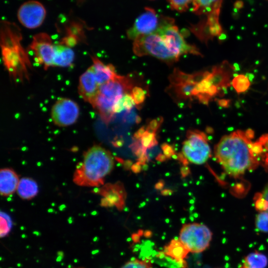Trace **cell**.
Wrapping results in <instances>:
<instances>
[{"instance_id": "obj_32", "label": "cell", "mask_w": 268, "mask_h": 268, "mask_svg": "<svg viewBox=\"0 0 268 268\" xmlns=\"http://www.w3.org/2000/svg\"><path fill=\"white\" fill-rule=\"evenodd\" d=\"M151 261L148 259L139 260L134 259L126 263L121 268H151Z\"/></svg>"}, {"instance_id": "obj_17", "label": "cell", "mask_w": 268, "mask_h": 268, "mask_svg": "<svg viewBox=\"0 0 268 268\" xmlns=\"http://www.w3.org/2000/svg\"><path fill=\"white\" fill-rule=\"evenodd\" d=\"M19 180L16 173L9 168L0 171V193L3 197L12 195L16 190Z\"/></svg>"}, {"instance_id": "obj_1", "label": "cell", "mask_w": 268, "mask_h": 268, "mask_svg": "<svg viewBox=\"0 0 268 268\" xmlns=\"http://www.w3.org/2000/svg\"><path fill=\"white\" fill-rule=\"evenodd\" d=\"M254 132L238 130L222 137L214 148L218 162L230 176L238 177L257 164L260 145L251 140Z\"/></svg>"}, {"instance_id": "obj_19", "label": "cell", "mask_w": 268, "mask_h": 268, "mask_svg": "<svg viewBox=\"0 0 268 268\" xmlns=\"http://www.w3.org/2000/svg\"><path fill=\"white\" fill-rule=\"evenodd\" d=\"M74 59V53L70 47L62 44L54 45L53 67H69Z\"/></svg>"}, {"instance_id": "obj_42", "label": "cell", "mask_w": 268, "mask_h": 268, "mask_svg": "<svg viewBox=\"0 0 268 268\" xmlns=\"http://www.w3.org/2000/svg\"><path fill=\"white\" fill-rule=\"evenodd\" d=\"M233 66L235 68V71L239 70L240 68H239V65L238 64L235 63L233 65Z\"/></svg>"}, {"instance_id": "obj_27", "label": "cell", "mask_w": 268, "mask_h": 268, "mask_svg": "<svg viewBox=\"0 0 268 268\" xmlns=\"http://www.w3.org/2000/svg\"><path fill=\"white\" fill-rule=\"evenodd\" d=\"M257 229L263 233H268V211H260L255 218Z\"/></svg>"}, {"instance_id": "obj_22", "label": "cell", "mask_w": 268, "mask_h": 268, "mask_svg": "<svg viewBox=\"0 0 268 268\" xmlns=\"http://www.w3.org/2000/svg\"><path fill=\"white\" fill-rule=\"evenodd\" d=\"M268 259L259 251L251 252L245 256L239 268H266Z\"/></svg>"}, {"instance_id": "obj_24", "label": "cell", "mask_w": 268, "mask_h": 268, "mask_svg": "<svg viewBox=\"0 0 268 268\" xmlns=\"http://www.w3.org/2000/svg\"><path fill=\"white\" fill-rule=\"evenodd\" d=\"M135 106L131 93H127L121 97L114 107V112L119 113L123 111H129Z\"/></svg>"}, {"instance_id": "obj_30", "label": "cell", "mask_w": 268, "mask_h": 268, "mask_svg": "<svg viewBox=\"0 0 268 268\" xmlns=\"http://www.w3.org/2000/svg\"><path fill=\"white\" fill-rule=\"evenodd\" d=\"M255 205L260 212L268 211V184L263 190L261 196L258 197Z\"/></svg>"}, {"instance_id": "obj_38", "label": "cell", "mask_w": 268, "mask_h": 268, "mask_svg": "<svg viewBox=\"0 0 268 268\" xmlns=\"http://www.w3.org/2000/svg\"><path fill=\"white\" fill-rule=\"evenodd\" d=\"M173 192L170 189H165L161 191V193L163 196L170 195Z\"/></svg>"}, {"instance_id": "obj_6", "label": "cell", "mask_w": 268, "mask_h": 268, "mask_svg": "<svg viewBox=\"0 0 268 268\" xmlns=\"http://www.w3.org/2000/svg\"><path fill=\"white\" fill-rule=\"evenodd\" d=\"M166 42L171 51L179 58L184 54H193L202 57L199 49L185 40L174 19L162 16L160 26L156 31Z\"/></svg>"}, {"instance_id": "obj_16", "label": "cell", "mask_w": 268, "mask_h": 268, "mask_svg": "<svg viewBox=\"0 0 268 268\" xmlns=\"http://www.w3.org/2000/svg\"><path fill=\"white\" fill-rule=\"evenodd\" d=\"M91 59L93 64L91 67L100 86L115 78L118 75L113 65L104 64L95 56H91Z\"/></svg>"}, {"instance_id": "obj_36", "label": "cell", "mask_w": 268, "mask_h": 268, "mask_svg": "<svg viewBox=\"0 0 268 268\" xmlns=\"http://www.w3.org/2000/svg\"><path fill=\"white\" fill-rule=\"evenodd\" d=\"M131 169L133 172L135 173H138L141 170L140 164L138 162H137L132 165Z\"/></svg>"}, {"instance_id": "obj_20", "label": "cell", "mask_w": 268, "mask_h": 268, "mask_svg": "<svg viewBox=\"0 0 268 268\" xmlns=\"http://www.w3.org/2000/svg\"><path fill=\"white\" fill-rule=\"evenodd\" d=\"M164 254L177 262H183L187 257L189 251L179 239H174L164 247Z\"/></svg>"}, {"instance_id": "obj_40", "label": "cell", "mask_w": 268, "mask_h": 268, "mask_svg": "<svg viewBox=\"0 0 268 268\" xmlns=\"http://www.w3.org/2000/svg\"><path fill=\"white\" fill-rule=\"evenodd\" d=\"M167 157L163 154H159L156 158V159L160 161H163L166 159Z\"/></svg>"}, {"instance_id": "obj_8", "label": "cell", "mask_w": 268, "mask_h": 268, "mask_svg": "<svg viewBox=\"0 0 268 268\" xmlns=\"http://www.w3.org/2000/svg\"><path fill=\"white\" fill-rule=\"evenodd\" d=\"M182 153L190 162L197 165L204 164L211 155L206 134L198 130H188L186 139L183 143Z\"/></svg>"}, {"instance_id": "obj_37", "label": "cell", "mask_w": 268, "mask_h": 268, "mask_svg": "<svg viewBox=\"0 0 268 268\" xmlns=\"http://www.w3.org/2000/svg\"><path fill=\"white\" fill-rule=\"evenodd\" d=\"M218 41L220 43L224 42L226 39V35L225 33H222L218 36Z\"/></svg>"}, {"instance_id": "obj_41", "label": "cell", "mask_w": 268, "mask_h": 268, "mask_svg": "<svg viewBox=\"0 0 268 268\" xmlns=\"http://www.w3.org/2000/svg\"><path fill=\"white\" fill-rule=\"evenodd\" d=\"M246 77L248 78L250 81H252L254 78V75L251 73H247L246 74Z\"/></svg>"}, {"instance_id": "obj_14", "label": "cell", "mask_w": 268, "mask_h": 268, "mask_svg": "<svg viewBox=\"0 0 268 268\" xmlns=\"http://www.w3.org/2000/svg\"><path fill=\"white\" fill-rule=\"evenodd\" d=\"M98 84L93 70L90 66L79 77L78 92L80 96L91 105L99 91Z\"/></svg>"}, {"instance_id": "obj_33", "label": "cell", "mask_w": 268, "mask_h": 268, "mask_svg": "<svg viewBox=\"0 0 268 268\" xmlns=\"http://www.w3.org/2000/svg\"><path fill=\"white\" fill-rule=\"evenodd\" d=\"M162 149L164 153V155L168 158H170L175 154V152L172 146L169 144L164 143L162 145Z\"/></svg>"}, {"instance_id": "obj_9", "label": "cell", "mask_w": 268, "mask_h": 268, "mask_svg": "<svg viewBox=\"0 0 268 268\" xmlns=\"http://www.w3.org/2000/svg\"><path fill=\"white\" fill-rule=\"evenodd\" d=\"M51 115L56 125L67 127L77 121L79 115V108L73 100L67 98H60L53 105Z\"/></svg>"}, {"instance_id": "obj_31", "label": "cell", "mask_w": 268, "mask_h": 268, "mask_svg": "<svg viewBox=\"0 0 268 268\" xmlns=\"http://www.w3.org/2000/svg\"><path fill=\"white\" fill-rule=\"evenodd\" d=\"M170 7L175 10L182 12L186 11L191 3L194 0H167Z\"/></svg>"}, {"instance_id": "obj_10", "label": "cell", "mask_w": 268, "mask_h": 268, "mask_svg": "<svg viewBox=\"0 0 268 268\" xmlns=\"http://www.w3.org/2000/svg\"><path fill=\"white\" fill-rule=\"evenodd\" d=\"M162 16H159L153 8L145 7L143 13L136 19L133 26L127 30L128 38L134 40L138 36L155 32L160 26Z\"/></svg>"}, {"instance_id": "obj_28", "label": "cell", "mask_w": 268, "mask_h": 268, "mask_svg": "<svg viewBox=\"0 0 268 268\" xmlns=\"http://www.w3.org/2000/svg\"><path fill=\"white\" fill-rule=\"evenodd\" d=\"M0 230L1 238L7 236L10 232L12 225V220L8 214L4 212H0Z\"/></svg>"}, {"instance_id": "obj_15", "label": "cell", "mask_w": 268, "mask_h": 268, "mask_svg": "<svg viewBox=\"0 0 268 268\" xmlns=\"http://www.w3.org/2000/svg\"><path fill=\"white\" fill-rule=\"evenodd\" d=\"M235 71L233 65H230L228 61H224L220 64L212 67L209 78L211 84L217 88L228 87L232 83L231 78Z\"/></svg>"}, {"instance_id": "obj_35", "label": "cell", "mask_w": 268, "mask_h": 268, "mask_svg": "<svg viewBox=\"0 0 268 268\" xmlns=\"http://www.w3.org/2000/svg\"><path fill=\"white\" fill-rule=\"evenodd\" d=\"M181 173L182 176L185 177L190 173L189 168L186 166H184L181 168Z\"/></svg>"}, {"instance_id": "obj_18", "label": "cell", "mask_w": 268, "mask_h": 268, "mask_svg": "<svg viewBox=\"0 0 268 268\" xmlns=\"http://www.w3.org/2000/svg\"><path fill=\"white\" fill-rule=\"evenodd\" d=\"M222 0H194L192 11L197 15L218 18Z\"/></svg>"}, {"instance_id": "obj_21", "label": "cell", "mask_w": 268, "mask_h": 268, "mask_svg": "<svg viewBox=\"0 0 268 268\" xmlns=\"http://www.w3.org/2000/svg\"><path fill=\"white\" fill-rule=\"evenodd\" d=\"M17 193L19 197L24 200H30L35 197L38 192L37 183L33 179L24 177L19 182Z\"/></svg>"}, {"instance_id": "obj_3", "label": "cell", "mask_w": 268, "mask_h": 268, "mask_svg": "<svg viewBox=\"0 0 268 268\" xmlns=\"http://www.w3.org/2000/svg\"><path fill=\"white\" fill-rule=\"evenodd\" d=\"M134 87V81L131 77L120 75L100 86L91 106L105 124L108 125L113 119V109L116 103L125 94L131 93Z\"/></svg>"}, {"instance_id": "obj_39", "label": "cell", "mask_w": 268, "mask_h": 268, "mask_svg": "<svg viewBox=\"0 0 268 268\" xmlns=\"http://www.w3.org/2000/svg\"><path fill=\"white\" fill-rule=\"evenodd\" d=\"M164 182L163 181H159L155 186V187L156 189H161L163 187Z\"/></svg>"}, {"instance_id": "obj_13", "label": "cell", "mask_w": 268, "mask_h": 268, "mask_svg": "<svg viewBox=\"0 0 268 268\" xmlns=\"http://www.w3.org/2000/svg\"><path fill=\"white\" fill-rule=\"evenodd\" d=\"M94 190L103 197L100 205L104 207L115 206L118 210H121L125 205L126 192L123 185L118 182L115 184H107L99 189Z\"/></svg>"}, {"instance_id": "obj_11", "label": "cell", "mask_w": 268, "mask_h": 268, "mask_svg": "<svg viewBox=\"0 0 268 268\" xmlns=\"http://www.w3.org/2000/svg\"><path fill=\"white\" fill-rule=\"evenodd\" d=\"M54 45L51 37L45 33L35 35L29 45L35 61L42 65L45 69L53 67Z\"/></svg>"}, {"instance_id": "obj_43", "label": "cell", "mask_w": 268, "mask_h": 268, "mask_svg": "<svg viewBox=\"0 0 268 268\" xmlns=\"http://www.w3.org/2000/svg\"></svg>"}, {"instance_id": "obj_25", "label": "cell", "mask_w": 268, "mask_h": 268, "mask_svg": "<svg viewBox=\"0 0 268 268\" xmlns=\"http://www.w3.org/2000/svg\"><path fill=\"white\" fill-rule=\"evenodd\" d=\"M155 132L146 127L142 135L138 139L145 152H146L147 149H149L158 144L155 137Z\"/></svg>"}, {"instance_id": "obj_2", "label": "cell", "mask_w": 268, "mask_h": 268, "mask_svg": "<svg viewBox=\"0 0 268 268\" xmlns=\"http://www.w3.org/2000/svg\"><path fill=\"white\" fill-rule=\"evenodd\" d=\"M114 165L111 152L100 145H94L83 153L82 161L76 166L73 181L81 187H101Z\"/></svg>"}, {"instance_id": "obj_5", "label": "cell", "mask_w": 268, "mask_h": 268, "mask_svg": "<svg viewBox=\"0 0 268 268\" xmlns=\"http://www.w3.org/2000/svg\"><path fill=\"white\" fill-rule=\"evenodd\" d=\"M170 84L166 88L167 93L179 105H186L193 100L192 92L201 81L198 72L187 73L175 68L169 76Z\"/></svg>"}, {"instance_id": "obj_12", "label": "cell", "mask_w": 268, "mask_h": 268, "mask_svg": "<svg viewBox=\"0 0 268 268\" xmlns=\"http://www.w3.org/2000/svg\"><path fill=\"white\" fill-rule=\"evenodd\" d=\"M46 15L43 5L37 0H29L23 3L17 11L20 23L26 28L34 29L40 26Z\"/></svg>"}, {"instance_id": "obj_4", "label": "cell", "mask_w": 268, "mask_h": 268, "mask_svg": "<svg viewBox=\"0 0 268 268\" xmlns=\"http://www.w3.org/2000/svg\"><path fill=\"white\" fill-rule=\"evenodd\" d=\"M133 50L138 57L150 56L168 65L177 62V57L170 49L162 36L155 32L137 36L133 42Z\"/></svg>"}, {"instance_id": "obj_23", "label": "cell", "mask_w": 268, "mask_h": 268, "mask_svg": "<svg viewBox=\"0 0 268 268\" xmlns=\"http://www.w3.org/2000/svg\"><path fill=\"white\" fill-rule=\"evenodd\" d=\"M190 29L201 41L205 43V44H207L208 41L212 40L213 38L211 34L210 27L205 20L200 21L196 25L192 26Z\"/></svg>"}, {"instance_id": "obj_34", "label": "cell", "mask_w": 268, "mask_h": 268, "mask_svg": "<svg viewBox=\"0 0 268 268\" xmlns=\"http://www.w3.org/2000/svg\"><path fill=\"white\" fill-rule=\"evenodd\" d=\"M215 100L217 102L218 105L222 107L228 108L229 107V106L230 105L231 101L229 99H215Z\"/></svg>"}, {"instance_id": "obj_26", "label": "cell", "mask_w": 268, "mask_h": 268, "mask_svg": "<svg viewBox=\"0 0 268 268\" xmlns=\"http://www.w3.org/2000/svg\"><path fill=\"white\" fill-rule=\"evenodd\" d=\"M232 84L238 93L246 91L250 86V81L246 75L239 74L234 77Z\"/></svg>"}, {"instance_id": "obj_7", "label": "cell", "mask_w": 268, "mask_h": 268, "mask_svg": "<svg viewBox=\"0 0 268 268\" xmlns=\"http://www.w3.org/2000/svg\"><path fill=\"white\" fill-rule=\"evenodd\" d=\"M212 238V233L207 226L193 223L183 225L179 239L190 252L199 253L209 247Z\"/></svg>"}, {"instance_id": "obj_29", "label": "cell", "mask_w": 268, "mask_h": 268, "mask_svg": "<svg viewBox=\"0 0 268 268\" xmlns=\"http://www.w3.org/2000/svg\"><path fill=\"white\" fill-rule=\"evenodd\" d=\"M131 94L133 98L136 107L139 108L142 105L146 98V91L140 86H135L132 89Z\"/></svg>"}]
</instances>
